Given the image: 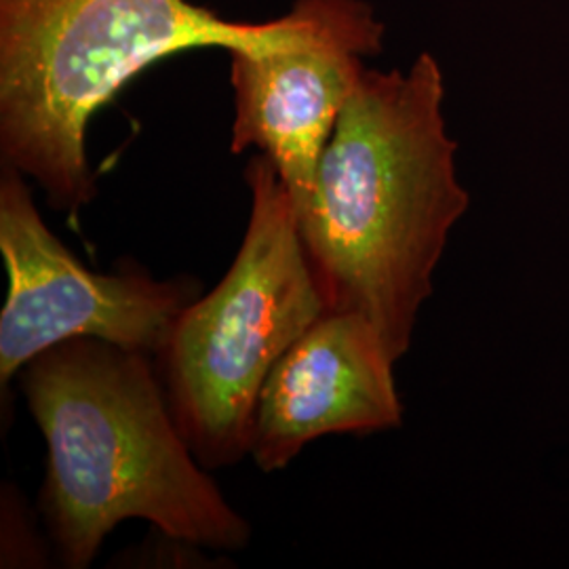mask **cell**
Listing matches in <instances>:
<instances>
[{"label": "cell", "instance_id": "7a4b0ae2", "mask_svg": "<svg viewBox=\"0 0 569 569\" xmlns=\"http://www.w3.org/2000/svg\"><path fill=\"white\" fill-rule=\"evenodd\" d=\"M18 380L47 443L41 512L61 568H89L124 519L201 549L249 545V521L176 425L154 357L72 338L34 357Z\"/></svg>", "mask_w": 569, "mask_h": 569}, {"label": "cell", "instance_id": "3957f363", "mask_svg": "<svg viewBox=\"0 0 569 569\" xmlns=\"http://www.w3.org/2000/svg\"><path fill=\"white\" fill-rule=\"evenodd\" d=\"M190 0H0V157L77 216L96 199L87 127L150 63L190 49H264L291 32Z\"/></svg>", "mask_w": 569, "mask_h": 569}, {"label": "cell", "instance_id": "8992f818", "mask_svg": "<svg viewBox=\"0 0 569 569\" xmlns=\"http://www.w3.org/2000/svg\"><path fill=\"white\" fill-rule=\"evenodd\" d=\"M289 37L230 51L232 152L256 148L305 209L327 142L387 28L366 0H296Z\"/></svg>", "mask_w": 569, "mask_h": 569}, {"label": "cell", "instance_id": "5b68a950", "mask_svg": "<svg viewBox=\"0 0 569 569\" xmlns=\"http://www.w3.org/2000/svg\"><path fill=\"white\" fill-rule=\"evenodd\" d=\"M23 178L2 164L0 251L9 277L0 312L2 395L34 357L72 338L157 357L201 283L161 281L131 262L112 274L87 270L44 224Z\"/></svg>", "mask_w": 569, "mask_h": 569}, {"label": "cell", "instance_id": "277c9868", "mask_svg": "<svg viewBox=\"0 0 569 569\" xmlns=\"http://www.w3.org/2000/svg\"><path fill=\"white\" fill-rule=\"evenodd\" d=\"M244 180L251 211L232 266L183 310L154 357L176 425L207 470L249 456L270 371L327 310L279 171L256 154Z\"/></svg>", "mask_w": 569, "mask_h": 569}, {"label": "cell", "instance_id": "6da1fadb", "mask_svg": "<svg viewBox=\"0 0 569 569\" xmlns=\"http://www.w3.org/2000/svg\"><path fill=\"white\" fill-rule=\"evenodd\" d=\"M443 102V72L430 53L407 70H366L298 213L327 310L363 315L397 363L470 207Z\"/></svg>", "mask_w": 569, "mask_h": 569}, {"label": "cell", "instance_id": "52a82bcc", "mask_svg": "<svg viewBox=\"0 0 569 569\" xmlns=\"http://www.w3.org/2000/svg\"><path fill=\"white\" fill-rule=\"evenodd\" d=\"M378 329L359 312L326 310L262 387L251 451L277 472L326 435H376L403 425V401Z\"/></svg>", "mask_w": 569, "mask_h": 569}]
</instances>
